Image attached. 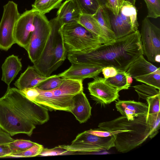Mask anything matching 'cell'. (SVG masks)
<instances>
[{"instance_id": "obj_1", "label": "cell", "mask_w": 160, "mask_h": 160, "mask_svg": "<svg viewBox=\"0 0 160 160\" xmlns=\"http://www.w3.org/2000/svg\"><path fill=\"white\" fill-rule=\"evenodd\" d=\"M49 119L47 109L29 100L17 88L8 87L0 98V129L11 137L31 136L37 125Z\"/></svg>"}, {"instance_id": "obj_2", "label": "cell", "mask_w": 160, "mask_h": 160, "mask_svg": "<svg viewBox=\"0 0 160 160\" xmlns=\"http://www.w3.org/2000/svg\"><path fill=\"white\" fill-rule=\"evenodd\" d=\"M140 32L138 30L112 42L102 44L88 53H68L71 63L96 64L104 67L112 66L126 71L130 65L143 55Z\"/></svg>"}, {"instance_id": "obj_3", "label": "cell", "mask_w": 160, "mask_h": 160, "mask_svg": "<svg viewBox=\"0 0 160 160\" xmlns=\"http://www.w3.org/2000/svg\"><path fill=\"white\" fill-rule=\"evenodd\" d=\"M147 115L128 120L122 116L109 121L100 123L99 128L114 136L115 147L118 152L126 153L141 145L149 137L151 130Z\"/></svg>"}, {"instance_id": "obj_4", "label": "cell", "mask_w": 160, "mask_h": 160, "mask_svg": "<svg viewBox=\"0 0 160 160\" xmlns=\"http://www.w3.org/2000/svg\"><path fill=\"white\" fill-rule=\"evenodd\" d=\"M49 22L51 32L45 47L40 58L33 63L37 70L46 77L62 64L68 54L60 31L62 24L57 17Z\"/></svg>"}, {"instance_id": "obj_5", "label": "cell", "mask_w": 160, "mask_h": 160, "mask_svg": "<svg viewBox=\"0 0 160 160\" xmlns=\"http://www.w3.org/2000/svg\"><path fill=\"white\" fill-rule=\"evenodd\" d=\"M60 31L68 54L88 53L103 44L99 37L78 22L63 24Z\"/></svg>"}, {"instance_id": "obj_6", "label": "cell", "mask_w": 160, "mask_h": 160, "mask_svg": "<svg viewBox=\"0 0 160 160\" xmlns=\"http://www.w3.org/2000/svg\"><path fill=\"white\" fill-rule=\"evenodd\" d=\"M115 140L114 135L109 132L91 129L78 134L71 144L62 146L72 154H90L114 147Z\"/></svg>"}, {"instance_id": "obj_7", "label": "cell", "mask_w": 160, "mask_h": 160, "mask_svg": "<svg viewBox=\"0 0 160 160\" xmlns=\"http://www.w3.org/2000/svg\"><path fill=\"white\" fill-rule=\"evenodd\" d=\"M32 32L27 50L28 57L33 63L40 57L50 34L51 28L45 14L35 11Z\"/></svg>"}, {"instance_id": "obj_8", "label": "cell", "mask_w": 160, "mask_h": 160, "mask_svg": "<svg viewBox=\"0 0 160 160\" xmlns=\"http://www.w3.org/2000/svg\"><path fill=\"white\" fill-rule=\"evenodd\" d=\"M111 13V27L116 39L138 30L137 10L135 5L125 1L117 15Z\"/></svg>"}, {"instance_id": "obj_9", "label": "cell", "mask_w": 160, "mask_h": 160, "mask_svg": "<svg viewBox=\"0 0 160 160\" xmlns=\"http://www.w3.org/2000/svg\"><path fill=\"white\" fill-rule=\"evenodd\" d=\"M3 8V14L0 22V49L7 51L15 43V27L20 14L17 4L12 1H9Z\"/></svg>"}, {"instance_id": "obj_10", "label": "cell", "mask_w": 160, "mask_h": 160, "mask_svg": "<svg viewBox=\"0 0 160 160\" xmlns=\"http://www.w3.org/2000/svg\"><path fill=\"white\" fill-rule=\"evenodd\" d=\"M141 39L144 54L148 61L155 62V58L160 55V29L147 17L142 20Z\"/></svg>"}, {"instance_id": "obj_11", "label": "cell", "mask_w": 160, "mask_h": 160, "mask_svg": "<svg viewBox=\"0 0 160 160\" xmlns=\"http://www.w3.org/2000/svg\"><path fill=\"white\" fill-rule=\"evenodd\" d=\"M83 81L64 79L58 88L50 90L57 110L69 112L73 97L83 90Z\"/></svg>"}, {"instance_id": "obj_12", "label": "cell", "mask_w": 160, "mask_h": 160, "mask_svg": "<svg viewBox=\"0 0 160 160\" xmlns=\"http://www.w3.org/2000/svg\"><path fill=\"white\" fill-rule=\"evenodd\" d=\"M88 84V89L92 98L102 105L110 103L118 99L119 91L111 85L107 79L96 76Z\"/></svg>"}, {"instance_id": "obj_13", "label": "cell", "mask_w": 160, "mask_h": 160, "mask_svg": "<svg viewBox=\"0 0 160 160\" xmlns=\"http://www.w3.org/2000/svg\"><path fill=\"white\" fill-rule=\"evenodd\" d=\"M35 11L32 8L20 14L15 27L14 37L15 43L27 50L31 35L33 29Z\"/></svg>"}, {"instance_id": "obj_14", "label": "cell", "mask_w": 160, "mask_h": 160, "mask_svg": "<svg viewBox=\"0 0 160 160\" xmlns=\"http://www.w3.org/2000/svg\"><path fill=\"white\" fill-rule=\"evenodd\" d=\"M71 66L58 76L63 79H68L83 81L86 78L98 76L104 67L99 65L87 63H71Z\"/></svg>"}, {"instance_id": "obj_15", "label": "cell", "mask_w": 160, "mask_h": 160, "mask_svg": "<svg viewBox=\"0 0 160 160\" xmlns=\"http://www.w3.org/2000/svg\"><path fill=\"white\" fill-rule=\"evenodd\" d=\"M92 107L83 90L72 98L70 108L71 112L80 123L86 122L91 115Z\"/></svg>"}, {"instance_id": "obj_16", "label": "cell", "mask_w": 160, "mask_h": 160, "mask_svg": "<svg viewBox=\"0 0 160 160\" xmlns=\"http://www.w3.org/2000/svg\"><path fill=\"white\" fill-rule=\"evenodd\" d=\"M45 77L40 73L33 66H29L22 73L14 84L21 90L37 87L40 83L52 76Z\"/></svg>"}, {"instance_id": "obj_17", "label": "cell", "mask_w": 160, "mask_h": 160, "mask_svg": "<svg viewBox=\"0 0 160 160\" xmlns=\"http://www.w3.org/2000/svg\"><path fill=\"white\" fill-rule=\"evenodd\" d=\"M115 107L122 115L126 116L128 120H133L135 117L148 114V106L140 102L119 100L116 103Z\"/></svg>"}, {"instance_id": "obj_18", "label": "cell", "mask_w": 160, "mask_h": 160, "mask_svg": "<svg viewBox=\"0 0 160 160\" xmlns=\"http://www.w3.org/2000/svg\"><path fill=\"white\" fill-rule=\"evenodd\" d=\"M21 60L18 56L12 55L7 58L2 64L1 80L8 87L10 86L11 82L21 70Z\"/></svg>"}, {"instance_id": "obj_19", "label": "cell", "mask_w": 160, "mask_h": 160, "mask_svg": "<svg viewBox=\"0 0 160 160\" xmlns=\"http://www.w3.org/2000/svg\"><path fill=\"white\" fill-rule=\"evenodd\" d=\"M160 70L144 57L143 55L140 56L129 66L126 72L132 78L144 76Z\"/></svg>"}, {"instance_id": "obj_20", "label": "cell", "mask_w": 160, "mask_h": 160, "mask_svg": "<svg viewBox=\"0 0 160 160\" xmlns=\"http://www.w3.org/2000/svg\"><path fill=\"white\" fill-rule=\"evenodd\" d=\"M81 14L72 0H66L61 4L58 8L57 17L63 25L78 22Z\"/></svg>"}, {"instance_id": "obj_21", "label": "cell", "mask_w": 160, "mask_h": 160, "mask_svg": "<svg viewBox=\"0 0 160 160\" xmlns=\"http://www.w3.org/2000/svg\"><path fill=\"white\" fill-rule=\"evenodd\" d=\"M102 29L107 43L116 39L115 35L112 30L110 14L105 6H100L94 14Z\"/></svg>"}, {"instance_id": "obj_22", "label": "cell", "mask_w": 160, "mask_h": 160, "mask_svg": "<svg viewBox=\"0 0 160 160\" xmlns=\"http://www.w3.org/2000/svg\"><path fill=\"white\" fill-rule=\"evenodd\" d=\"M78 22L86 29L99 37L103 44L107 43L102 29L94 15L81 14Z\"/></svg>"}, {"instance_id": "obj_23", "label": "cell", "mask_w": 160, "mask_h": 160, "mask_svg": "<svg viewBox=\"0 0 160 160\" xmlns=\"http://www.w3.org/2000/svg\"><path fill=\"white\" fill-rule=\"evenodd\" d=\"M64 0H35L32 8L40 14H45L53 9L58 8Z\"/></svg>"}, {"instance_id": "obj_24", "label": "cell", "mask_w": 160, "mask_h": 160, "mask_svg": "<svg viewBox=\"0 0 160 160\" xmlns=\"http://www.w3.org/2000/svg\"><path fill=\"white\" fill-rule=\"evenodd\" d=\"M81 14L94 15L102 5L99 0H72Z\"/></svg>"}, {"instance_id": "obj_25", "label": "cell", "mask_w": 160, "mask_h": 160, "mask_svg": "<svg viewBox=\"0 0 160 160\" xmlns=\"http://www.w3.org/2000/svg\"><path fill=\"white\" fill-rule=\"evenodd\" d=\"M118 70L117 74L113 77L107 79V81L119 91L122 90L128 89L131 85L129 84L127 82L128 73L126 71Z\"/></svg>"}, {"instance_id": "obj_26", "label": "cell", "mask_w": 160, "mask_h": 160, "mask_svg": "<svg viewBox=\"0 0 160 160\" xmlns=\"http://www.w3.org/2000/svg\"><path fill=\"white\" fill-rule=\"evenodd\" d=\"M139 82L153 87L158 90L160 89V70L157 72L134 78Z\"/></svg>"}, {"instance_id": "obj_27", "label": "cell", "mask_w": 160, "mask_h": 160, "mask_svg": "<svg viewBox=\"0 0 160 160\" xmlns=\"http://www.w3.org/2000/svg\"><path fill=\"white\" fill-rule=\"evenodd\" d=\"M139 98L146 100L149 97L160 94V90L155 88L142 84L133 86Z\"/></svg>"}, {"instance_id": "obj_28", "label": "cell", "mask_w": 160, "mask_h": 160, "mask_svg": "<svg viewBox=\"0 0 160 160\" xmlns=\"http://www.w3.org/2000/svg\"><path fill=\"white\" fill-rule=\"evenodd\" d=\"M35 143L29 140L16 139L8 143V144L12 153H13L25 151L32 146Z\"/></svg>"}, {"instance_id": "obj_29", "label": "cell", "mask_w": 160, "mask_h": 160, "mask_svg": "<svg viewBox=\"0 0 160 160\" xmlns=\"http://www.w3.org/2000/svg\"><path fill=\"white\" fill-rule=\"evenodd\" d=\"M63 80L59 77L58 75H53L52 77L41 82L36 87L44 91L52 90L59 87Z\"/></svg>"}, {"instance_id": "obj_30", "label": "cell", "mask_w": 160, "mask_h": 160, "mask_svg": "<svg viewBox=\"0 0 160 160\" xmlns=\"http://www.w3.org/2000/svg\"><path fill=\"white\" fill-rule=\"evenodd\" d=\"M147 121L151 130L149 137L152 139L158 133L160 129V112L153 114H148Z\"/></svg>"}, {"instance_id": "obj_31", "label": "cell", "mask_w": 160, "mask_h": 160, "mask_svg": "<svg viewBox=\"0 0 160 160\" xmlns=\"http://www.w3.org/2000/svg\"><path fill=\"white\" fill-rule=\"evenodd\" d=\"M44 148L42 145L36 143L30 148L23 151L12 153L8 157L14 158H28L39 155Z\"/></svg>"}, {"instance_id": "obj_32", "label": "cell", "mask_w": 160, "mask_h": 160, "mask_svg": "<svg viewBox=\"0 0 160 160\" xmlns=\"http://www.w3.org/2000/svg\"><path fill=\"white\" fill-rule=\"evenodd\" d=\"M147 9L146 17L157 18L160 16V0H144Z\"/></svg>"}, {"instance_id": "obj_33", "label": "cell", "mask_w": 160, "mask_h": 160, "mask_svg": "<svg viewBox=\"0 0 160 160\" xmlns=\"http://www.w3.org/2000/svg\"><path fill=\"white\" fill-rule=\"evenodd\" d=\"M72 154L71 152L60 145L52 149L43 148L39 155L43 156Z\"/></svg>"}, {"instance_id": "obj_34", "label": "cell", "mask_w": 160, "mask_h": 160, "mask_svg": "<svg viewBox=\"0 0 160 160\" xmlns=\"http://www.w3.org/2000/svg\"><path fill=\"white\" fill-rule=\"evenodd\" d=\"M160 94H158L147 99L148 103V114L160 112Z\"/></svg>"}, {"instance_id": "obj_35", "label": "cell", "mask_w": 160, "mask_h": 160, "mask_svg": "<svg viewBox=\"0 0 160 160\" xmlns=\"http://www.w3.org/2000/svg\"><path fill=\"white\" fill-rule=\"evenodd\" d=\"M125 0H107L106 7L114 15L117 16Z\"/></svg>"}, {"instance_id": "obj_36", "label": "cell", "mask_w": 160, "mask_h": 160, "mask_svg": "<svg viewBox=\"0 0 160 160\" xmlns=\"http://www.w3.org/2000/svg\"><path fill=\"white\" fill-rule=\"evenodd\" d=\"M104 78L108 79L115 76L118 73V70L112 66H107L104 67L102 71Z\"/></svg>"}, {"instance_id": "obj_37", "label": "cell", "mask_w": 160, "mask_h": 160, "mask_svg": "<svg viewBox=\"0 0 160 160\" xmlns=\"http://www.w3.org/2000/svg\"><path fill=\"white\" fill-rule=\"evenodd\" d=\"M14 140L8 133L0 129V144H7Z\"/></svg>"}, {"instance_id": "obj_38", "label": "cell", "mask_w": 160, "mask_h": 160, "mask_svg": "<svg viewBox=\"0 0 160 160\" xmlns=\"http://www.w3.org/2000/svg\"><path fill=\"white\" fill-rule=\"evenodd\" d=\"M12 153L8 143L0 144V158L8 157Z\"/></svg>"}, {"instance_id": "obj_39", "label": "cell", "mask_w": 160, "mask_h": 160, "mask_svg": "<svg viewBox=\"0 0 160 160\" xmlns=\"http://www.w3.org/2000/svg\"><path fill=\"white\" fill-rule=\"evenodd\" d=\"M132 78H133L131 75L128 73V76L127 78V82L130 85H131L133 82Z\"/></svg>"}, {"instance_id": "obj_40", "label": "cell", "mask_w": 160, "mask_h": 160, "mask_svg": "<svg viewBox=\"0 0 160 160\" xmlns=\"http://www.w3.org/2000/svg\"><path fill=\"white\" fill-rule=\"evenodd\" d=\"M155 62L159 63L160 62V55H157L155 58Z\"/></svg>"}, {"instance_id": "obj_41", "label": "cell", "mask_w": 160, "mask_h": 160, "mask_svg": "<svg viewBox=\"0 0 160 160\" xmlns=\"http://www.w3.org/2000/svg\"><path fill=\"white\" fill-rule=\"evenodd\" d=\"M102 5L105 6L107 0H99Z\"/></svg>"}, {"instance_id": "obj_42", "label": "cell", "mask_w": 160, "mask_h": 160, "mask_svg": "<svg viewBox=\"0 0 160 160\" xmlns=\"http://www.w3.org/2000/svg\"><path fill=\"white\" fill-rule=\"evenodd\" d=\"M126 1L129 2L132 4L135 5L136 0H125Z\"/></svg>"}]
</instances>
